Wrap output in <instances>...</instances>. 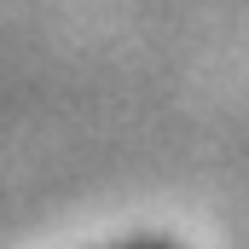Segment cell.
Returning <instances> with one entry per match:
<instances>
[{
  "label": "cell",
  "instance_id": "6da1fadb",
  "mask_svg": "<svg viewBox=\"0 0 249 249\" xmlns=\"http://www.w3.org/2000/svg\"><path fill=\"white\" fill-rule=\"evenodd\" d=\"M110 249H180L174 238H127V244H110Z\"/></svg>",
  "mask_w": 249,
  "mask_h": 249
}]
</instances>
